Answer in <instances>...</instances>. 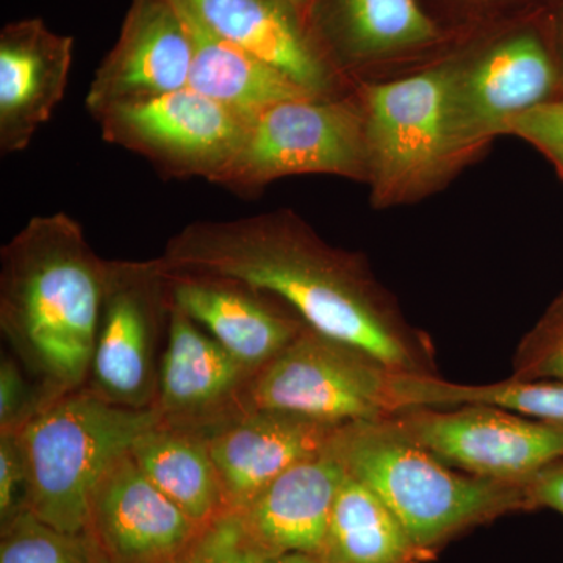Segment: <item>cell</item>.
<instances>
[{
  "label": "cell",
  "mask_w": 563,
  "mask_h": 563,
  "mask_svg": "<svg viewBox=\"0 0 563 563\" xmlns=\"http://www.w3.org/2000/svg\"><path fill=\"white\" fill-rule=\"evenodd\" d=\"M158 262L169 274L220 277L266 292L313 331L393 372L435 376L428 339L409 328L358 258L333 250L295 214L191 222Z\"/></svg>",
  "instance_id": "cell-1"
},
{
  "label": "cell",
  "mask_w": 563,
  "mask_h": 563,
  "mask_svg": "<svg viewBox=\"0 0 563 563\" xmlns=\"http://www.w3.org/2000/svg\"><path fill=\"white\" fill-rule=\"evenodd\" d=\"M107 265L66 213L33 218L3 246L0 325L46 406L90 379Z\"/></svg>",
  "instance_id": "cell-2"
},
{
  "label": "cell",
  "mask_w": 563,
  "mask_h": 563,
  "mask_svg": "<svg viewBox=\"0 0 563 563\" xmlns=\"http://www.w3.org/2000/svg\"><path fill=\"white\" fill-rule=\"evenodd\" d=\"M331 446L346 473L372 488L412 542L428 553L462 529L528 509L526 483L484 479L455 470L413 442L390 418L343 426Z\"/></svg>",
  "instance_id": "cell-3"
},
{
  "label": "cell",
  "mask_w": 563,
  "mask_h": 563,
  "mask_svg": "<svg viewBox=\"0 0 563 563\" xmlns=\"http://www.w3.org/2000/svg\"><path fill=\"white\" fill-rule=\"evenodd\" d=\"M161 424L155 407L117 406L85 387L47 404L20 431L31 474L29 512L58 531L87 532L96 485Z\"/></svg>",
  "instance_id": "cell-4"
},
{
  "label": "cell",
  "mask_w": 563,
  "mask_h": 563,
  "mask_svg": "<svg viewBox=\"0 0 563 563\" xmlns=\"http://www.w3.org/2000/svg\"><path fill=\"white\" fill-rule=\"evenodd\" d=\"M395 374L366 352L306 325L252 376L242 410H277L335 428L384 420L396 413Z\"/></svg>",
  "instance_id": "cell-5"
},
{
  "label": "cell",
  "mask_w": 563,
  "mask_h": 563,
  "mask_svg": "<svg viewBox=\"0 0 563 563\" xmlns=\"http://www.w3.org/2000/svg\"><path fill=\"white\" fill-rule=\"evenodd\" d=\"M454 73L432 69L365 88L366 179L380 206L421 195L459 162L450 131Z\"/></svg>",
  "instance_id": "cell-6"
},
{
  "label": "cell",
  "mask_w": 563,
  "mask_h": 563,
  "mask_svg": "<svg viewBox=\"0 0 563 563\" xmlns=\"http://www.w3.org/2000/svg\"><path fill=\"white\" fill-rule=\"evenodd\" d=\"M298 174L366 179L363 110L325 96L266 107L247 121L235 157L214 184L261 187Z\"/></svg>",
  "instance_id": "cell-7"
},
{
  "label": "cell",
  "mask_w": 563,
  "mask_h": 563,
  "mask_svg": "<svg viewBox=\"0 0 563 563\" xmlns=\"http://www.w3.org/2000/svg\"><path fill=\"white\" fill-rule=\"evenodd\" d=\"M388 418L448 465L484 479L528 483L563 461L562 424L490 404L417 407Z\"/></svg>",
  "instance_id": "cell-8"
},
{
  "label": "cell",
  "mask_w": 563,
  "mask_h": 563,
  "mask_svg": "<svg viewBox=\"0 0 563 563\" xmlns=\"http://www.w3.org/2000/svg\"><path fill=\"white\" fill-rule=\"evenodd\" d=\"M103 139L174 176L217 181L235 157L247 118L192 88L102 111Z\"/></svg>",
  "instance_id": "cell-9"
},
{
  "label": "cell",
  "mask_w": 563,
  "mask_h": 563,
  "mask_svg": "<svg viewBox=\"0 0 563 563\" xmlns=\"http://www.w3.org/2000/svg\"><path fill=\"white\" fill-rule=\"evenodd\" d=\"M168 277L157 261L109 262L90 390L117 406L150 409L157 399L154 351Z\"/></svg>",
  "instance_id": "cell-10"
},
{
  "label": "cell",
  "mask_w": 563,
  "mask_h": 563,
  "mask_svg": "<svg viewBox=\"0 0 563 563\" xmlns=\"http://www.w3.org/2000/svg\"><path fill=\"white\" fill-rule=\"evenodd\" d=\"M559 85L563 76L553 55L531 33L504 41L468 70H455L450 131L457 161L501 135L517 114L559 98Z\"/></svg>",
  "instance_id": "cell-11"
},
{
  "label": "cell",
  "mask_w": 563,
  "mask_h": 563,
  "mask_svg": "<svg viewBox=\"0 0 563 563\" xmlns=\"http://www.w3.org/2000/svg\"><path fill=\"white\" fill-rule=\"evenodd\" d=\"M192 47L173 0H133L120 38L96 70L87 95L92 117L120 103L187 88Z\"/></svg>",
  "instance_id": "cell-12"
},
{
  "label": "cell",
  "mask_w": 563,
  "mask_h": 563,
  "mask_svg": "<svg viewBox=\"0 0 563 563\" xmlns=\"http://www.w3.org/2000/svg\"><path fill=\"white\" fill-rule=\"evenodd\" d=\"M202 526L152 483L128 453L96 485L87 532L107 562L155 563L184 550Z\"/></svg>",
  "instance_id": "cell-13"
},
{
  "label": "cell",
  "mask_w": 563,
  "mask_h": 563,
  "mask_svg": "<svg viewBox=\"0 0 563 563\" xmlns=\"http://www.w3.org/2000/svg\"><path fill=\"white\" fill-rule=\"evenodd\" d=\"M339 429L277 410L244 409L198 432L220 473L228 510H242L285 470L324 450Z\"/></svg>",
  "instance_id": "cell-14"
},
{
  "label": "cell",
  "mask_w": 563,
  "mask_h": 563,
  "mask_svg": "<svg viewBox=\"0 0 563 563\" xmlns=\"http://www.w3.org/2000/svg\"><path fill=\"white\" fill-rule=\"evenodd\" d=\"M254 374L169 302L168 346L154 406L163 424L199 431L239 413Z\"/></svg>",
  "instance_id": "cell-15"
},
{
  "label": "cell",
  "mask_w": 563,
  "mask_h": 563,
  "mask_svg": "<svg viewBox=\"0 0 563 563\" xmlns=\"http://www.w3.org/2000/svg\"><path fill=\"white\" fill-rule=\"evenodd\" d=\"M166 277L169 302L251 372L272 362L306 328L298 314L277 307L266 292L239 282L190 274Z\"/></svg>",
  "instance_id": "cell-16"
},
{
  "label": "cell",
  "mask_w": 563,
  "mask_h": 563,
  "mask_svg": "<svg viewBox=\"0 0 563 563\" xmlns=\"http://www.w3.org/2000/svg\"><path fill=\"white\" fill-rule=\"evenodd\" d=\"M74 41L41 20L11 22L0 33V150H27L68 88Z\"/></svg>",
  "instance_id": "cell-17"
},
{
  "label": "cell",
  "mask_w": 563,
  "mask_h": 563,
  "mask_svg": "<svg viewBox=\"0 0 563 563\" xmlns=\"http://www.w3.org/2000/svg\"><path fill=\"white\" fill-rule=\"evenodd\" d=\"M344 476L346 470L329 443L285 470L235 512L268 550L317 558Z\"/></svg>",
  "instance_id": "cell-18"
},
{
  "label": "cell",
  "mask_w": 563,
  "mask_h": 563,
  "mask_svg": "<svg viewBox=\"0 0 563 563\" xmlns=\"http://www.w3.org/2000/svg\"><path fill=\"white\" fill-rule=\"evenodd\" d=\"M173 3L179 10L191 40L188 87L192 90L247 120L274 103L317 96L279 69L210 31L187 3L181 0H173Z\"/></svg>",
  "instance_id": "cell-19"
},
{
  "label": "cell",
  "mask_w": 563,
  "mask_h": 563,
  "mask_svg": "<svg viewBox=\"0 0 563 563\" xmlns=\"http://www.w3.org/2000/svg\"><path fill=\"white\" fill-rule=\"evenodd\" d=\"M210 29L317 96L329 74L280 0H181Z\"/></svg>",
  "instance_id": "cell-20"
},
{
  "label": "cell",
  "mask_w": 563,
  "mask_h": 563,
  "mask_svg": "<svg viewBox=\"0 0 563 563\" xmlns=\"http://www.w3.org/2000/svg\"><path fill=\"white\" fill-rule=\"evenodd\" d=\"M131 454L141 472L196 523H209L228 510L220 473L201 432L161 424L144 432Z\"/></svg>",
  "instance_id": "cell-21"
},
{
  "label": "cell",
  "mask_w": 563,
  "mask_h": 563,
  "mask_svg": "<svg viewBox=\"0 0 563 563\" xmlns=\"http://www.w3.org/2000/svg\"><path fill=\"white\" fill-rule=\"evenodd\" d=\"M431 553L412 542L387 504L346 473L317 558L320 563H421Z\"/></svg>",
  "instance_id": "cell-22"
},
{
  "label": "cell",
  "mask_w": 563,
  "mask_h": 563,
  "mask_svg": "<svg viewBox=\"0 0 563 563\" xmlns=\"http://www.w3.org/2000/svg\"><path fill=\"white\" fill-rule=\"evenodd\" d=\"M396 412L417 407L490 404L563 426V383L517 380L485 385L448 383L439 376L396 373L393 379Z\"/></svg>",
  "instance_id": "cell-23"
},
{
  "label": "cell",
  "mask_w": 563,
  "mask_h": 563,
  "mask_svg": "<svg viewBox=\"0 0 563 563\" xmlns=\"http://www.w3.org/2000/svg\"><path fill=\"white\" fill-rule=\"evenodd\" d=\"M344 29L361 54H383L428 43L432 21L417 0H342Z\"/></svg>",
  "instance_id": "cell-24"
},
{
  "label": "cell",
  "mask_w": 563,
  "mask_h": 563,
  "mask_svg": "<svg viewBox=\"0 0 563 563\" xmlns=\"http://www.w3.org/2000/svg\"><path fill=\"white\" fill-rule=\"evenodd\" d=\"M96 547V544H95ZM98 553V563H110ZM155 563H320L307 554L268 550L247 531L235 510H224L202 526L179 553Z\"/></svg>",
  "instance_id": "cell-25"
},
{
  "label": "cell",
  "mask_w": 563,
  "mask_h": 563,
  "mask_svg": "<svg viewBox=\"0 0 563 563\" xmlns=\"http://www.w3.org/2000/svg\"><path fill=\"white\" fill-rule=\"evenodd\" d=\"M0 563H98L88 532L68 533L24 510L2 525Z\"/></svg>",
  "instance_id": "cell-26"
},
{
  "label": "cell",
  "mask_w": 563,
  "mask_h": 563,
  "mask_svg": "<svg viewBox=\"0 0 563 563\" xmlns=\"http://www.w3.org/2000/svg\"><path fill=\"white\" fill-rule=\"evenodd\" d=\"M510 379L563 383V292L521 340Z\"/></svg>",
  "instance_id": "cell-27"
},
{
  "label": "cell",
  "mask_w": 563,
  "mask_h": 563,
  "mask_svg": "<svg viewBox=\"0 0 563 563\" xmlns=\"http://www.w3.org/2000/svg\"><path fill=\"white\" fill-rule=\"evenodd\" d=\"M507 133L542 152L563 177V95L507 121L501 135Z\"/></svg>",
  "instance_id": "cell-28"
},
{
  "label": "cell",
  "mask_w": 563,
  "mask_h": 563,
  "mask_svg": "<svg viewBox=\"0 0 563 563\" xmlns=\"http://www.w3.org/2000/svg\"><path fill=\"white\" fill-rule=\"evenodd\" d=\"M31 474L20 431L0 432V521L9 523L29 507Z\"/></svg>",
  "instance_id": "cell-29"
},
{
  "label": "cell",
  "mask_w": 563,
  "mask_h": 563,
  "mask_svg": "<svg viewBox=\"0 0 563 563\" xmlns=\"http://www.w3.org/2000/svg\"><path fill=\"white\" fill-rule=\"evenodd\" d=\"M46 406L40 388H32L14 358L0 363V432L21 431Z\"/></svg>",
  "instance_id": "cell-30"
},
{
  "label": "cell",
  "mask_w": 563,
  "mask_h": 563,
  "mask_svg": "<svg viewBox=\"0 0 563 563\" xmlns=\"http://www.w3.org/2000/svg\"><path fill=\"white\" fill-rule=\"evenodd\" d=\"M528 509L547 507L563 515V461L547 466L526 483Z\"/></svg>",
  "instance_id": "cell-31"
},
{
  "label": "cell",
  "mask_w": 563,
  "mask_h": 563,
  "mask_svg": "<svg viewBox=\"0 0 563 563\" xmlns=\"http://www.w3.org/2000/svg\"><path fill=\"white\" fill-rule=\"evenodd\" d=\"M280 2L288 3V5L299 7L303 5V3L309 2V0H280Z\"/></svg>",
  "instance_id": "cell-32"
},
{
  "label": "cell",
  "mask_w": 563,
  "mask_h": 563,
  "mask_svg": "<svg viewBox=\"0 0 563 563\" xmlns=\"http://www.w3.org/2000/svg\"><path fill=\"white\" fill-rule=\"evenodd\" d=\"M562 74H563V62H562Z\"/></svg>",
  "instance_id": "cell-33"
}]
</instances>
